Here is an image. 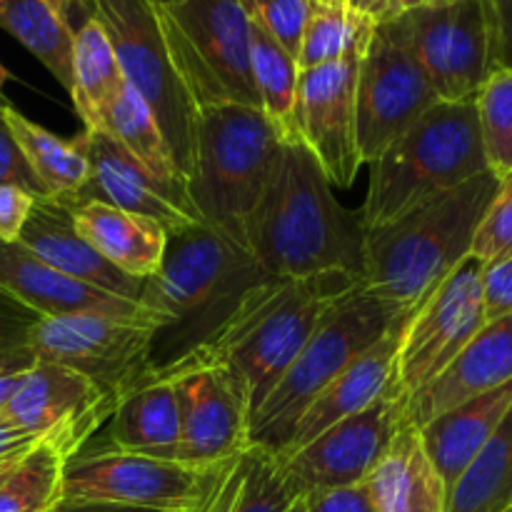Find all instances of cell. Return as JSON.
<instances>
[{"label": "cell", "instance_id": "15", "mask_svg": "<svg viewBox=\"0 0 512 512\" xmlns=\"http://www.w3.org/2000/svg\"><path fill=\"white\" fill-rule=\"evenodd\" d=\"M435 103L433 85L408 48L385 25L375 28L358 65L355 130L363 163H375Z\"/></svg>", "mask_w": 512, "mask_h": 512}, {"label": "cell", "instance_id": "37", "mask_svg": "<svg viewBox=\"0 0 512 512\" xmlns=\"http://www.w3.org/2000/svg\"><path fill=\"white\" fill-rule=\"evenodd\" d=\"M298 495L285 483L275 455L250 448L243 455V480L230 512H295Z\"/></svg>", "mask_w": 512, "mask_h": 512}, {"label": "cell", "instance_id": "6", "mask_svg": "<svg viewBox=\"0 0 512 512\" xmlns=\"http://www.w3.org/2000/svg\"><path fill=\"white\" fill-rule=\"evenodd\" d=\"M285 140L260 108L208 105L198 115L188 193L203 225L248 253V223Z\"/></svg>", "mask_w": 512, "mask_h": 512}, {"label": "cell", "instance_id": "34", "mask_svg": "<svg viewBox=\"0 0 512 512\" xmlns=\"http://www.w3.org/2000/svg\"><path fill=\"white\" fill-rule=\"evenodd\" d=\"M375 23L368 15L358 13L348 3L333 0H310L308 23L303 30V43L298 53V68H318L335 60L363 55L370 38L375 35Z\"/></svg>", "mask_w": 512, "mask_h": 512}, {"label": "cell", "instance_id": "41", "mask_svg": "<svg viewBox=\"0 0 512 512\" xmlns=\"http://www.w3.org/2000/svg\"><path fill=\"white\" fill-rule=\"evenodd\" d=\"M298 512H378L368 483L310 490L298 498Z\"/></svg>", "mask_w": 512, "mask_h": 512}, {"label": "cell", "instance_id": "4", "mask_svg": "<svg viewBox=\"0 0 512 512\" xmlns=\"http://www.w3.org/2000/svg\"><path fill=\"white\" fill-rule=\"evenodd\" d=\"M360 280L350 273L268 280L245 300L218 338L203 348L243 380L250 418L313 338L323 315Z\"/></svg>", "mask_w": 512, "mask_h": 512}, {"label": "cell", "instance_id": "2", "mask_svg": "<svg viewBox=\"0 0 512 512\" xmlns=\"http://www.w3.org/2000/svg\"><path fill=\"white\" fill-rule=\"evenodd\" d=\"M365 225L343 208L318 160L300 140L283 143L263 198L248 223V253L275 280L323 273L363 278Z\"/></svg>", "mask_w": 512, "mask_h": 512}, {"label": "cell", "instance_id": "18", "mask_svg": "<svg viewBox=\"0 0 512 512\" xmlns=\"http://www.w3.org/2000/svg\"><path fill=\"white\" fill-rule=\"evenodd\" d=\"M363 55L300 70L298 120L300 143L313 153L320 170L335 188H350L360 165L355 130V85Z\"/></svg>", "mask_w": 512, "mask_h": 512}, {"label": "cell", "instance_id": "42", "mask_svg": "<svg viewBox=\"0 0 512 512\" xmlns=\"http://www.w3.org/2000/svg\"><path fill=\"white\" fill-rule=\"evenodd\" d=\"M480 288H483L485 323L512 315V255L483 263Z\"/></svg>", "mask_w": 512, "mask_h": 512}, {"label": "cell", "instance_id": "36", "mask_svg": "<svg viewBox=\"0 0 512 512\" xmlns=\"http://www.w3.org/2000/svg\"><path fill=\"white\" fill-rule=\"evenodd\" d=\"M65 460L48 445L25 455L0 483V512H50L60 500Z\"/></svg>", "mask_w": 512, "mask_h": 512}, {"label": "cell", "instance_id": "10", "mask_svg": "<svg viewBox=\"0 0 512 512\" xmlns=\"http://www.w3.org/2000/svg\"><path fill=\"white\" fill-rule=\"evenodd\" d=\"M235 463L190 465L118 450L80 453L63 465L60 498L153 512L200 510L210 503Z\"/></svg>", "mask_w": 512, "mask_h": 512}, {"label": "cell", "instance_id": "3", "mask_svg": "<svg viewBox=\"0 0 512 512\" xmlns=\"http://www.w3.org/2000/svg\"><path fill=\"white\" fill-rule=\"evenodd\" d=\"M500 180L483 173L365 233L363 285L395 315L420 303L473 253L475 230Z\"/></svg>", "mask_w": 512, "mask_h": 512}, {"label": "cell", "instance_id": "47", "mask_svg": "<svg viewBox=\"0 0 512 512\" xmlns=\"http://www.w3.org/2000/svg\"><path fill=\"white\" fill-rule=\"evenodd\" d=\"M240 480H243V458H240L238 463L233 465V470L225 475L223 485L215 490V495L210 498L208 508H205L203 512H230V508H233V503H235V498H238Z\"/></svg>", "mask_w": 512, "mask_h": 512}, {"label": "cell", "instance_id": "5", "mask_svg": "<svg viewBox=\"0 0 512 512\" xmlns=\"http://www.w3.org/2000/svg\"><path fill=\"white\" fill-rule=\"evenodd\" d=\"M490 173L480 143L475 103H435L370 163L365 230L403 218L410 210Z\"/></svg>", "mask_w": 512, "mask_h": 512}, {"label": "cell", "instance_id": "14", "mask_svg": "<svg viewBox=\"0 0 512 512\" xmlns=\"http://www.w3.org/2000/svg\"><path fill=\"white\" fill-rule=\"evenodd\" d=\"M165 375L180 398V440L173 460L190 465L235 463L250 450V403L243 380L205 350Z\"/></svg>", "mask_w": 512, "mask_h": 512}, {"label": "cell", "instance_id": "26", "mask_svg": "<svg viewBox=\"0 0 512 512\" xmlns=\"http://www.w3.org/2000/svg\"><path fill=\"white\" fill-rule=\"evenodd\" d=\"M108 433V448L118 453L173 460L180 440V398L165 375L145 378L118 400Z\"/></svg>", "mask_w": 512, "mask_h": 512}, {"label": "cell", "instance_id": "13", "mask_svg": "<svg viewBox=\"0 0 512 512\" xmlns=\"http://www.w3.org/2000/svg\"><path fill=\"white\" fill-rule=\"evenodd\" d=\"M483 263L470 255L413 310L400 335L390 398L400 405L428 388L485 325Z\"/></svg>", "mask_w": 512, "mask_h": 512}, {"label": "cell", "instance_id": "40", "mask_svg": "<svg viewBox=\"0 0 512 512\" xmlns=\"http://www.w3.org/2000/svg\"><path fill=\"white\" fill-rule=\"evenodd\" d=\"M30 320L15 318V313H10V310L0 305V378L23 375L38 365L28 345Z\"/></svg>", "mask_w": 512, "mask_h": 512}, {"label": "cell", "instance_id": "29", "mask_svg": "<svg viewBox=\"0 0 512 512\" xmlns=\"http://www.w3.org/2000/svg\"><path fill=\"white\" fill-rule=\"evenodd\" d=\"M3 118L10 128V135L18 143L20 153H23L25 163L43 188L45 198L73 205L90 178L83 138L80 135L73 140L60 138V135L45 130L43 125L25 118L8 103H3Z\"/></svg>", "mask_w": 512, "mask_h": 512}, {"label": "cell", "instance_id": "24", "mask_svg": "<svg viewBox=\"0 0 512 512\" xmlns=\"http://www.w3.org/2000/svg\"><path fill=\"white\" fill-rule=\"evenodd\" d=\"M68 208L80 238L88 240L113 268L143 283L158 273L168 248L163 225L100 200H80Z\"/></svg>", "mask_w": 512, "mask_h": 512}, {"label": "cell", "instance_id": "12", "mask_svg": "<svg viewBox=\"0 0 512 512\" xmlns=\"http://www.w3.org/2000/svg\"><path fill=\"white\" fill-rule=\"evenodd\" d=\"M155 330L150 318L105 313L33 318L28 345L38 363L75 370L120 400L150 370Z\"/></svg>", "mask_w": 512, "mask_h": 512}, {"label": "cell", "instance_id": "35", "mask_svg": "<svg viewBox=\"0 0 512 512\" xmlns=\"http://www.w3.org/2000/svg\"><path fill=\"white\" fill-rule=\"evenodd\" d=\"M480 143L495 178L512 175V68H495L475 95Z\"/></svg>", "mask_w": 512, "mask_h": 512}, {"label": "cell", "instance_id": "32", "mask_svg": "<svg viewBox=\"0 0 512 512\" xmlns=\"http://www.w3.org/2000/svg\"><path fill=\"white\" fill-rule=\"evenodd\" d=\"M0 30L30 50L60 85H73V25L45 0H0Z\"/></svg>", "mask_w": 512, "mask_h": 512}, {"label": "cell", "instance_id": "20", "mask_svg": "<svg viewBox=\"0 0 512 512\" xmlns=\"http://www.w3.org/2000/svg\"><path fill=\"white\" fill-rule=\"evenodd\" d=\"M80 138H83L90 178L75 203L100 200L128 213L145 215L163 225L168 233L200 223L105 130H83Z\"/></svg>", "mask_w": 512, "mask_h": 512}, {"label": "cell", "instance_id": "51", "mask_svg": "<svg viewBox=\"0 0 512 512\" xmlns=\"http://www.w3.org/2000/svg\"><path fill=\"white\" fill-rule=\"evenodd\" d=\"M23 375H8V378H0V410L5 408V403L10 400V395L15 393V388H18V383L23 380Z\"/></svg>", "mask_w": 512, "mask_h": 512}, {"label": "cell", "instance_id": "25", "mask_svg": "<svg viewBox=\"0 0 512 512\" xmlns=\"http://www.w3.org/2000/svg\"><path fill=\"white\" fill-rule=\"evenodd\" d=\"M510 405L512 383L493 390V393L465 400L418 428L425 453L438 470L448 493L465 473V468L473 463L475 455L488 443Z\"/></svg>", "mask_w": 512, "mask_h": 512}, {"label": "cell", "instance_id": "49", "mask_svg": "<svg viewBox=\"0 0 512 512\" xmlns=\"http://www.w3.org/2000/svg\"><path fill=\"white\" fill-rule=\"evenodd\" d=\"M50 512H153V510H140L128 508V505H113V503H88V500H58Z\"/></svg>", "mask_w": 512, "mask_h": 512}, {"label": "cell", "instance_id": "23", "mask_svg": "<svg viewBox=\"0 0 512 512\" xmlns=\"http://www.w3.org/2000/svg\"><path fill=\"white\" fill-rule=\"evenodd\" d=\"M18 243L68 278L140 303L143 280L120 273L108 260L100 258L98 250L88 240L80 238L78 230L73 228L70 208L65 203H58L53 198L35 200Z\"/></svg>", "mask_w": 512, "mask_h": 512}, {"label": "cell", "instance_id": "39", "mask_svg": "<svg viewBox=\"0 0 512 512\" xmlns=\"http://www.w3.org/2000/svg\"><path fill=\"white\" fill-rule=\"evenodd\" d=\"M470 255L480 263H493L512 255V175L500 178L498 190L475 230Z\"/></svg>", "mask_w": 512, "mask_h": 512}, {"label": "cell", "instance_id": "53", "mask_svg": "<svg viewBox=\"0 0 512 512\" xmlns=\"http://www.w3.org/2000/svg\"><path fill=\"white\" fill-rule=\"evenodd\" d=\"M8 78H10L8 70H5L3 63H0V105L5 103V100H3V88H5V83H8Z\"/></svg>", "mask_w": 512, "mask_h": 512}, {"label": "cell", "instance_id": "54", "mask_svg": "<svg viewBox=\"0 0 512 512\" xmlns=\"http://www.w3.org/2000/svg\"><path fill=\"white\" fill-rule=\"evenodd\" d=\"M18 463H20V460H18ZM18 463H5V465H0V483H3V480L8 478V473H10V470H13Z\"/></svg>", "mask_w": 512, "mask_h": 512}, {"label": "cell", "instance_id": "52", "mask_svg": "<svg viewBox=\"0 0 512 512\" xmlns=\"http://www.w3.org/2000/svg\"><path fill=\"white\" fill-rule=\"evenodd\" d=\"M428 3H438V0H398V13L400 10H410V8H418V5H428Z\"/></svg>", "mask_w": 512, "mask_h": 512}, {"label": "cell", "instance_id": "56", "mask_svg": "<svg viewBox=\"0 0 512 512\" xmlns=\"http://www.w3.org/2000/svg\"><path fill=\"white\" fill-rule=\"evenodd\" d=\"M205 508H208V505H205ZM205 508H200V510H190V512H203Z\"/></svg>", "mask_w": 512, "mask_h": 512}, {"label": "cell", "instance_id": "7", "mask_svg": "<svg viewBox=\"0 0 512 512\" xmlns=\"http://www.w3.org/2000/svg\"><path fill=\"white\" fill-rule=\"evenodd\" d=\"M400 318L403 315H395L388 305L380 303L360 280L323 315L313 338L253 413L250 448L270 455L283 453L308 405Z\"/></svg>", "mask_w": 512, "mask_h": 512}, {"label": "cell", "instance_id": "16", "mask_svg": "<svg viewBox=\"0 0 512 512\" xmlns=\"http://www.w3.org/2000/svg\"><path fill=\"white\" fill-rule=\"evenodd\" d=\"M115 405L118 398L85 375L63 365L38 363L23 375L0 415L68 463L113 418Z\"/></svg>", "mask_w": 512, "mask_h": 512}, {"label": "cell", "instance_id": "31", "mask_svg": "<svg viewBox=\"0 0 512 512\" xmlns=\"http://www.w3.org/2000/svg\"><path fill=\"white\" fill-rule=\"evenodd\" d=\"M512 508V405L448 493V512H510Z\"/></svg>", "mask_w": 512, "mask_h": 512}, {"label": "cell", "instance_id": "48", "mask_svg": "<svg viewBox=\"0 0 512 512\" xmlns=\"http://www.w3.org/2000/svg\"><path fill=\"white\" fill-rule=\"evenodd\" d=\"M348 5L373 18L375 23H385L393 15H398V0H348Z\"/></svg>", "mask_w": 512, "mask_h": 512}, {"label": "cell", "instance_id": "45", "mask_svg": "<svg viewBox=\"0 0 512 512\" xmlns=\"http://www.w3.org/2000/svg\"><path fill=\"white\" fill-rule=\"evenodd\" d=\"M495 68H512V0H485Z\"/></svg>", "mask_w": 512, "mask_h": 512}, {"label": "cell", "instance_id": "30", "mask_svg": "<svg viewBox=\"0 0 512 512\" xmlns=\"http://www.w3.org/2000/svg\"><path fill=\"white\" fill-rule=\"evenodd\" d=\"M125 78L103 25L90 13L73 28V85L70 98L85 130H98L103 113L123 90Z\"/></svg>", "mask_w": 512, "mask_h": 512}, {"label": "cell", "instance_id": "19", "mask_svg": "<svg viewBox=\"0 0 512 512\" xmlns=\"http://www.w3.org/2000/svg\"><path fill=\"white\" fill-rule=\"evenodd\" d=\"M0 298L20 305L35 318L105 313L153 320V315L135 300L68 278L28 253L20 243H0Z\"/></svg>", "mask_w": 512, "mask_h": 512}, {"label": "cell", "instance_id": "17", "mask_svg": "<svg viewBox=\"0 0 512 512\" xmlns=\"http://www.w3.org/2000/svg\"><path fill=\"white\" fill-rule=\"evenodd\" d=\"M400 425V405L383 398L363 413L335 423L303 448L275 455V460L298 498L310 490L358 485L378 468Z\"/></svg>", "mask_w": 512, "mask_h": 512}, {"label": "cell", "instance_id": "21", "mask_svg": "<svg viewBox=\"0 0 512 512\" xmlns=\"http://www.w3.org/2000/svg\"><path fill=\"white\" fill-rule=\"evenodd\" d=\"M508 383H512V315L485 323L458 358L405 403L403 423L423 428L445 410Z\"/></svg>", "mask_w": 512, "mask_h": 512}, {"label": "cell", "instance_id": "57", "mask_svg": "<svg viewBox=\"0 0 512 512\" xmlns=\"http://www.w3.org/2000/svg\"><path fill=\"white\" fill-rule=\"evenodd\" d=\"M155 3H168V0H155Z\"/></svg>", "mask_w": 512, "mask_h": 512}, {"label": "cell", "instance_id": "33", "mask_svg": "<svg viewBox=\"0 0 512 512\" xmlns=\"http://www.w3.org/2000/svg\"><path fill=\"white\" fill-rule=\"evenodd\" d=\"M250 68L265 118L275 125L285 143L300 140L298 120H295L300 78L298 60L253 23H250Z\"/></svg>", "mask_w": 512, "mask_h": 512}, {"label": "cell", "instance_id": "8", "mask_svg": "<svg viewBox=\"0 0 512 512\" xmlns=\"http://www.w3.org/2000/svg\"><path fill=\"white\" fill-rule=\"evenodd\" d=\"M85 13L103 25L125 83L153 110L180 175L190 180L200 108L170 58L155 0H85Z\"/></svg>", "mask_w": 512, "mask_h": 512}, {"label": "cell", "instance_id": "50", "mask_svg": "<svg viewBox=\"0 0 512 512\" xmlns=\"http://www.w3.org/2000/svg\"><path fill=\"white\" fill-rule=\"evenodd\" d=\"M45 3H48L50 8L60 15V18L68 20V23H70V15H73V10H83L85 13V0H45Z\"/></svg>", "mask_w": 512, "mask_h": 512}, {"label": "cell", "instance_id": "9", "mask_svg": "<svg viewBox=\"0 0 512 512\" xmlns=\"http://www.w3.org/2000/svg\"><path fill=\"white\" fill-rule=\"evenodd\" d=\"M175 70L198 108H260L250 68V20L238 0L155 3Z\"/></svg>", "mask_w": 512, "mask_h": 512}, {"label": "cell", "instance_id": "27", "mask_svg": "<svg viewBox=\"0 0 512 512\" xmlns=\"http://www.w3.org/2000/svg\"><path fill=\"white\" fill-rule=\"evenodd\" d=\"M365 483L378 512H448V490L410 423L400 425Z\"/></svg>", "mask_w": 512, "mask_h": 512}, {"label": "cell", "instance_id": "43", "mask_svg": "<svg viewBox=\"0 0 512 512\" xmlns=\"http://www.w3.org/2000/svg\"><path fill=\"white\" fill-rule=\"evenodd\" d=\"M0 185H18V188L33 193L35 198H45L43 188L38 185L33 170L28 168L23 153H20L18 143L10 135V128L5 125L3 105H0Z\"/></svg>", "mask_w": 512, "mask_h": 512}, {"label": "cell", "instance_id": "22", "mask_svg": "<svg viewBox=\"0 0 512 512\" xmlns=\"http://www.w3.org/2000/svg\"><path fill=\"white\" fill-rule=\"evenodd\" d=\"M408 318L410 315H403L378 343L370 345L360 358H355L308 405V410L300 415L298 425L293 430V438H290L288 448L283 453L303 448V445H308L310 440H315L320 433L333 428L340 420L353 418V415L363 413V410H368L378 400L390 398L395 378V355H398L400 335H403Z\"/></svg>", "mask_w": 512, "mask_h": 512}, {"label": "cell", "instance_id": "55", "mask_svg": "<svg viewBox=\"0 0 512 512\" xmlns=\"http://www.w3.org/2000/svg\"><path fill=\"white\" fill-rule=\"evenodd\" d=\"M333 3H348V0H333Z\"/></svg>", "mask_w": 512, "mask_h": 512}, {"label": "cell", "instance_id": "11", "mask_svg": "<svg viewBox=\"0 0 512 512\" xmlns=\"http://www.w3.org/2000/svg\"><path fill=\"white\" fill-rule=\"evenodd\" d=\"M378 25L413 53L440 103H473L495 70L485 0H438Z\"/></svg>", "mask_w": 512, "mask_h": 512}, {"label": "cell", "instance_id": "28", "mask_svg": "<svg viewBox=\"0 0 512 512\" xmlns=\"http://www.w3.org/2000/svg\"><path fill=\"white\" fill-rule=\"evenodd\" d=\"M98 130H105L110 138L118 140L188 213H193L200 220L198 210H195L193 200H190L188 180L180 175L173 153H170L168 140H165L158 120H155L153 110L145 105V100L128 83L123 85L118 98L103 113Z\"/></svg>", "mask_w": 512, "mask_h": 512}, {"label": "cell", "instance_id": "46", "mask_svg": "<svg viewBox=\"0 0 512 512\" xmlns=\"http://www.w3.org/2000/svg\"><path fill=\"white\" fill-rule=\"evenodd\" d=\"M38 445L43 443L35 435L25 433L23 428H18V425H13L8 418L0 415V465L18 463L25 455L33 453Z\"/></svg>", "mask_w": 512, "mask_h": 512}, {"label": "cell", "instance_id": "44", "mask_svg": "<svg viewBox=\"0 0 512 512\" xmlns=\"http://www.w3.org/2000/svg\"><path fill=\"white\" fill-rule=\"evenodd\" d=\"M35 200L33 193L18 185H0V243H18Z\"/></svg>", "mask_w": 512, "mask_h": 512}, {"label": "cell", "instance_id": "38", "mask_svg": "<svg viewBox=\"0 0 512 512\" xmlns=\"http://www.w3.org/2000/svg\"><path fill=\"white\" fill-rule=\"evenodd\" d=\"M253 25L283 45L298 60L303 30L308 23L310 0H238Z\"/></svg>", "mask_w": 512, "mask_h": 512}, {"label": "cell", "instance_id": "58", "mask_svg": "<svg viewBox=\"0 0 512 512\" xmlns=\"http://www.w3.org/2000/svg\"><path fill=\"white\" fill-rule=\"evenodd\" d=\"M295 505H298V503H295ZM295 512H298V508H295Z\"/></svg>", "mask_w": 512, "mask_h": 512}, {"label": "cell", "instance_id": "1", "mask_svg": "<svg viewBox=\"0 0 512 512\" xmlns=\"http://www.w3.org/2000/svg\"><path fill=\"white\" fill-rule=\"evenodd\" d=\"M268 280L275 278L253 255L208 225L170 230L163 265L140 295V305L158 323L148 373H165L208 348Z\"/></svg>", "mask_w": 512, "mask_h": 512}, {"label": "cell", "instance_id": "59", "mask_svg": "<svg viewBox=\"0 0 512 512\" xmlns=\"http://www.w3.org/2000/svg\"><path fill=\"white\" fill-rule=\"evenodd\" d=\"M510 512H512V508H510Z\"/></svg>", "mask_w": 512, "mask_h": 512}]
</instances>
